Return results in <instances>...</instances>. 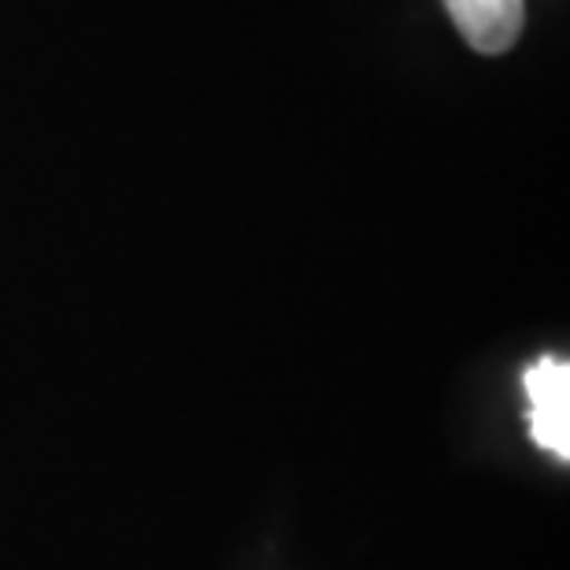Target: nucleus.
<instances>
[{"label": "nucleus", "instance_id": "nucleus-2", "mask_svg": "<svg viewBox=\"0 0 570 570\" xmlns=\"http://www.w3.org/2000/svg\"><path fill=\"white\" fill-rule=\"evenodd\" d=\"M460 38L482 56H500L515 45L527 0H444Z\"/></svg>", "mask_w": 570, "mask_h": 570}, {"label": "nucleus", "instance_id": "nucleus-1", "mask_svg": "<svg viewBox=\"0 0 570 570\" xmlns=\"http://www.w3.org/2000/svg\"><path fill=\"white\" fill-rule=\"evenodd\" d=\"M527 401H530V433L556 460H570V367L563 360L544 356L527 371Z\"/></svg>", "mask_w": 570, "mask_h": 570}]
</instances>
